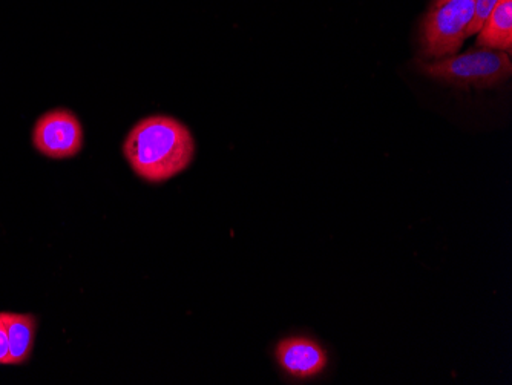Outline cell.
Returning a JSON list of instances; mask_svg holds the SVG:
<instances>
[{"label": "cell", "mask_w": 512, "mask_h": 385, "mask_svg": "<svg viewBox=\"0 0 512 385\" xmlns=\"http://www.w3.org/2000/svg\"><path fill=\"white\" fill-rule=\"evenodd\" d=\"M197 145L188 126L169 116H151L132 126L123 154L137 177L163 183L194 162Z\"/></svg>", "instance_id": "6da1fadb"}, {"label": "cell", "mask_w": 512, "mask_h": 385, "mask_svg": "<svg viewBox=\"0 0 512 385\" xmlns=\"http://www.w3.org/2000/svg\"><path fill=\"white\" fill-rule=\"evenodd\" d=\"M422 74L462 89H491L503 85L512 74L511 54L490 48H473L463 54L422 62Z\"/></svg>", "instance_id": "7a4b0ae2"}, {"label": "cell", "mask_w": 512, "mask_h": 385, "mask_svg": "<svg viewBox=\"0 0 512 385\" xmlns=\"http://www.w3.org/2000/svg\"><path fill=\"white\" fill-rule=\"evenodd\" d=\"M474 0H433L421 25L422 56L439 60L459 53L470 37Z\"/></svg>", "instance_id": "3957f363"}, {"label": "cell", "mask_w": 512, "mask_h": 385, "mask_svg": "<svg viewBox=\"0 0 512 385\" xmlns=\"http://www.w3.org/2000/svg\"><path fill=\"white\" fill-rule=\"evenodd\" d=\"M82 123L69 109H53L43 114L33 129V145L53 160L73 158L82 151Z\"/></svg>", "instance_id": "277c9868"}, {"label": "cell", "mask_w": 512, "mask_h": 385, "mask_svg": "<svg viewBox=\"0 0 512 385\" xmlns=\"http://www.w3.org/2000/svg\"><path fill=\"white\" fill-rule=\"evenodd\" d=\"M275 359L286 375L298 381L322 375L329 364L327 350L307 336H289L276 344Z\"/></svg>", "instance_id": "5b68a950"}, {"label": "cell", "mask_w": 512, "mask_h": 385, "mask_svg": "<svg viewBox=\"0 0 512 385\" xmlns=\"http://www.w3.org/2000/svg\"><path fill=\"white\" fill-rule=\"evenodd\" d=\"M0 320L7 330L10 344L5 366H20L30 361L36 341V316L28 313L0 312Z\"/></svg>", "instance_id": "8992f818"}, {"label": "cell", "mask_w": 512, "mask_h": 385, "mask_svg": "<svg viewBox=\"0 0 512 385\" xmlns=\"http://www.w3.org/2000/svg\"><path fill=\"white\" fill-rule=\"evenodd\" d=\"M476 36L477 47L511 54L512 0H499V4L491 11Z\"/></svg>", "instance_id": "52a82bcc"}, {"label": "cell", "mask_w": 512, "mask_h": 385, "mask_svg": "<svg viewBox=\"0 0 512 385\" xmlns=\"http://www.w3.org/2000/svg\"><path fill=\"white\" fill-rule=\"evenodd\" d=\"M499 4V0H474V16L470 27V37L479 33L491 11Z\"/></svg>", "instance_id": "ba28073f"}, {"label": "cell", "mask_w": 512, "mask_h": 385, "mask_svg": "<svg viewBox=\"0 0 512 385\" xmlns=\"http://www.w3.org/2000/svg\"><path fill=\"white\" fill-rule=\"evenodd\" d=\"M8 352H10V344H8L7 330H5L4 323L0 320V366H5Z\"/></svg>", "instance_id": "9c48e42d"}]
</instances>
